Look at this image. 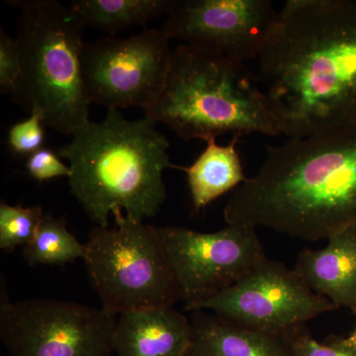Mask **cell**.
Masks as SVG:
<instances>
[{
	"mask_svg": "<svg viewBox=\"0 0 356 356\" xmlns=\"http://www.w3.org/2000/svg\"><path fill=\"white\" fill-rule=\"evenodd\" d=\"M19 8L21 76L11 98L26 112L37 109L44 125L72 135L89 122L81 72L86 26L72 7L55 0L11 1Z\"/></svg>",
	"mask_w": 356,
	"mask_h": 356,
	"instance_id": "cell-5",
	"label": "cell"
},
{
	"mask_svg": "<svg viewBox=\"0 0 356 356\" xmlns=\"http://www.w3.org/2000/svg\"><path fill=\"white\" fill-rule=\"evenodd\" d=\"M170 40L161 28L144 29L128 38L109 36L86 43L81 72L89 102L108 109H151L170 72Z\"/></svg>",
	"mask_w": 356,
	"mask_h": 356,
	"instance_id": "cell-9",
	"label": "cell"
},
{
	"mask_svg": "<svg viewBox=\"0 0 356 356\" xmlns=\"http://www.w3.org/2000/svg\"><path fill=\"white\" fill-rule=\"evenodd\" d=\"M21 76V57L17 40L0 30V90L13 93Z\"/></svg>",
	"mask_w": 356,
	"mask_h": 356,
	"instance_id": "cell-21",
	"label": "cell"
},
{
	"mask_svg": "<svg viewBox=\"0 0 356 356\" xmlns=\"http://www.w3.org/2000/svg\"><path fill=\"white\" fill-rule=\"evenodd\" d=\"M240 135H234L229 144L218 145L208 140L207 147L189 168H184L196 210L202 209L224 194L235 191L247 180L236 144Z\"/></svg>",
	"mask_w": 356,
	"mask_h": 356,
	"instance_id": "cell-15",
	"label": "cell"
},
{
	"mask_svg": "<svg viewBox=\"0 0 356 356\" xmlns=\"http://www.w3.org/2000/svg\"><path fill=\"white\" fill-rule=\"evenodd\" d=\"M278 15L268 0H173L163 30L187 46L245 63L261 55Z\"/></svg>",
	"mask_w": 356,
	"mask_h": 356,
	"instance_id": "cell-11",
	"label": "cell"
},
{
	"mask_svg": "<svg viewBox=\"0 0 356 356\" xmlns=\"http://www.w3.org/2000/svg\"><path fill=\"white\" fill-rule=\"evenodd\" d=\"M0 356H7V355H0Z\"/></svg>",
	"mask_w": 356,
	"mask_h": 356,
	"instance_id": "cell-24",
	"label": "cell"
},
{
	"mask_svg": "<svg viewBox=\"0 0 356 356\" xmlns=\"http://www.w3.org/2000/svg\"><path fill=\"white\" fill-rule=\"evenodd\" d=\"M191 343L185 356H291L284 337L192 312Z\"/></svg>",
	"mask_w": 356,
	"mask_h": 356,
	"instance_id": "cell-14",
	"label": "cell"
},
{
	"mask_svg": "<svg viewBox=\"0 0 356 356\" xmlns=\"http://www.w3.org/2000/svg\"><path fill=\"white\" fill-rule=\"evenodd\" d=\"M83 245L67 228L63 218L44 215L36 233L24 247V257L30 266H65L86 257Z\"/></svg>",
	"mask_w": 356,
	"mask_h": 356,
	"instance_id": "cell-17",
	"label": "cell"
},
{
	"mask_svg": "<svg viewBox=\"0 0 356 356\" xmlns=\"http://www.w3.org/2000/svg\"><path fill=\"white\" fill-rule=\"evenodd\" d=\"M191 337V320L172 306L129 311L117 318L113 350L118 356H185Z\"/></svg>",
	"mask_w": 356,
	"mask_h": 356,
	"instance_id": "cell-13",
	"label": "cell"
},
{
	"mask_svg": "<svg viewBox=\"0 0 356 356\" xmlns=\"http://www.w3.org/2000/svg\"><path fill=\"white\" fill-rule=\"evenodd\" d=\"M145 116L184 140L281 134L259 76L245 63L184 44L172 51L165 88Z\"/></svg>",
	"mask_w": 356,
	"mask_h": 356,
	"instance_id": "cell-4",
	"label": "cell"
},
{
	"mask_svg": "<svg viewBox=\"0 0 356 356\" xmlns=\"http://www.w3.org/2000/svg\"><path fill=\"white\" fill-rule=\"evenodd\" d=\"M44 117L34 109L24 121L14 124L8 131V145L15 154H32L43 147L44 131Z\"/></svg>",
	"mask_w": 356,
	"mask_h": 356,
	"instance_id": "cell-20",
	"label": "cell"
},
{
	"mask_svg": "<svg viewBox=\"0 0 356 356\" xmlns=\"http://www.w3.org/2000/svg\"><path fill=\"white\" fill-rule=\"evenodd\" d=\"M344 341L348 346H353L356 350V325L353 331L351 332L350 336L344 337Z\"/></svg>",
	"mask_w": 356,
	"mask_h": 356,
	"instance_id": "cell-23",
	"label": "cell"
},
{
	"mask_svg": "<svg viewBox=\"0 0 356 356\" xmlns=\"http://www.w3.org/2000/svg\"><path fill=\"white\" fill-rule=\"evenodd\" d=\"M327 242L320 250H302L293 269L312 291L356 314V224Z\"/></svg>",
	"mask_w": 356,
	"mask_h": 356,
	"instance_id": "cell-12",
	"label": "cell"
},
{
	"mask_svg": "<svg viewBox=\"0 0 356 356\" xmlns=\"http://www.w3.org/2000/svg\"><path fill=\"white\" fill-rule=\"evenodd\" d=\"M291 356H356V350L348 346L344 337L331 336L321 343L305 325H299L282 334Z\"/></svg>",
	"mask_w": 356,
	"mask_h": 356,
	"instance_id": "cell-19",
	"label": "cell"
},
{
	"mask_svg": "<svg viewBox=\"0 0 356 356\" xmlns=\"http://www.w3.org/2000/svg\"><path fill=\"white\" fill-rule=\"evenodd\" d=\"M173 0H74L70 4L86 27L112 35L170 13Z\"/></svg>",
	"mask_w": 356,
	"mask_h": 356,
	"instance_id": "cell-16",
	"label": "cell"
},
{
	"mask_svg": "<svg viewBox=\"0 0 356 356\" xmlns=\"http://www.w3.org/2000/svg\"><path fill=\"white\" fill-rule=\"evenodd\" d=\"M257 58L288 139L356 123V0H288Z\"/></svg>",
	"mask_w": 356,
	"mask_h": 356,
	"instance_id": "cell-1",
	"label": "cell"
},
{
	"mask_svg": "<svg viewBox=\"0 0 356 356\" xmlns=\"http://www.w3.org/2000/svg\"><path fill=\"white\" fill-rule=\"evenodd\" d=\"M166 266L185 308L233 286L266 259L257 228L228 225L214 233L156 227Z\"/></svg>",
	"mask_w": 356,
	"mask_h": 356,
	"instance_id": "cell-8",
	"label": "cell"
},
{
	"mask_svg": "<svg viewBox=\"0 0 356 356\" xmlns=\"http://www.w3.org/2000/svg\"><path fill=\"white\" fill-rule=\"evenodd\" d=\"M337 309L312 291L294 269L266 259L233 286L185 310H210L243 327L282 336Z\"/></svg>",
	"mask_w": 356,
	"mask_h": 356,
	"instance_id": "cell-10",
	"label": "cell"
},
{
	"mask_svg": "<svg viewBox=\"0 0 356 356\" xmlns=\"http://www.w3.org/2000/svg\"><path fill=\"white\" fill-rule=\"evenodd\" d=\"M116 322L104 309L76 302L11 303L1 282L0 337L8 356H111Z\"/></svg>",
	"mask_w": 356,
	"mask_h": 356,
	"instance_id": "cell-7",
	"label": "cell"
},
{
	"mask_svg": "<svg viewBox=\"0 0 356 356\" xmlns=\"http://www.w3.org/2000/svg\"><path fill=\"white\" fill-rule=\"evenodd\" d=\"M41 206L24 208L0 204V248L13 252L17 247L27 245L36 233L44 217Z\"/></svg>",
	"mask_w": 356,
	"mask_h": 356,
	"instance_id": "cell-18",
	"label": "cell"
},
{
	"mask_svg": "<svg viewBox=\"0 0 356 356\" xmlns=\"http://www.w3.org/2000/svg\"><path fill=\"white\" fill-rule=\"evenodd\" d=\"M113 228L96 227L86 243L91 286L111 315L173 306L179 301L156 227L136 221L122 211Z\"/></svg>",
	"mask_w": 356,
	"mask_h": 356,
	"instance_id": "cell-6",
	"label": "cell"
},
{
	"mask_svg": "<svg viewBox=\"0 0 356 356\" xmlns=\"http://www.w3.org/2000/svg\"><path fill=\"white\" fill-rule=\"evenodd\" d=\"M228 225L327 240L356 224V123L266 146L257 175L225 206Z\"/></svg>",
	"mask_w": 356,
	"mask_h": 356,
	"instance_id": "cell-2",
	"label": "cell"
},
{
	"mask_svg": "<svg viewBox=\"0 0 356 356\" xmlns=\"http://www.w3.org/2000/svg\"><path fill=\"white\" fill-rule=\"evenodd\" d=\"M58 154L47 147H42L28 156L26 170L30 177L39 182L48 181L57 177H72V168L60 161Z\"/></svg>",
	"mask_w": 356,
	"mask_h": 356,
	"instance_id": "cell-22",
	"label": "cell"
},
{
	"mask_svg": "<svg viewBox=\"0 0 356 356\" xmlns=\"http://www.w3.org/2000/svg\"><path fill=\"white\" fill-rule=\"evenodd\" d=\"M149 117L128 120L108 109L102 122L79 129L58 149L70 161V191L98 227L107 228L109 215L125 211L136 221L158 214L165 201L163 172L172 165L170 143Z\"/></svg>",
	"mask_w": 356,
	"mask_h": 356,
	"instance_id": "cell-3",
	"label": "cell"
}]
</instances>
